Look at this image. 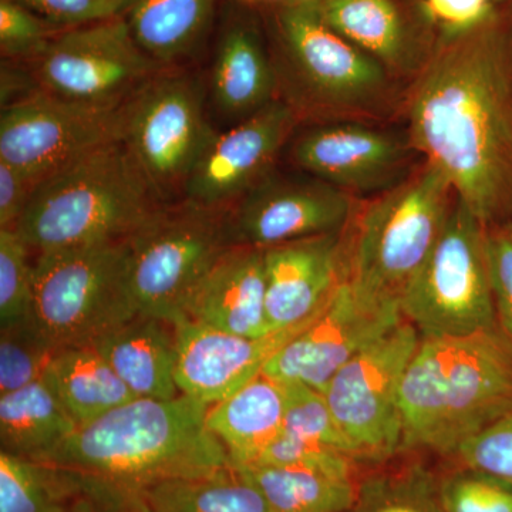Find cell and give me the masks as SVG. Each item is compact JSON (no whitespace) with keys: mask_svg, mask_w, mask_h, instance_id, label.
Segmentation results:
<instances>
[{"mask_svg":"<svg viewBox=\"0 0 512 512\" xmlns=\"http://www.w3.org/2000/svg\"><path fill=\"white\" fill-rule=\"evenodd\" d=\"M247 2H258V0H247ZM271 2H279V0H271Z\"/></svg>","mask_w":512,"mask_h":512,"instance_id":"obj_44","label":"cell"},{"mask_svg":"<svg viewBox=\"0 0 512 512\" xmlns=\"http://www.w3.org/2000/svg\"><path fill=\"white\" fill-rule=\"evenodd\" d=\"M487 256L497 323L512 339V225L487 228Z\"/></svg>","mask_w":512,"mask_h":512,"instance_id":"obj_40","label":"cell"},{"mask_svg":"<svg viewBox=\"0 0 512 512\" xmlns=\"http://www.w3.org/2000/svg\"><path fill=\"white\" fill-rule=\"evenodd\" d=\"M402 320L400 305L363 298L345 279L323 311L271 357L264 373L322 393L346 363Z\"/></svg>","mask_w":512,"mask_h":512,"instance_id":"obj_16","label":"cell"},{"mask_svg":"<svg viewBox=\"0 0 512 512\" xmlns=\"http://www.w3.org/2000/svg\"><path fill=\"white\" fill-rule=\"evenodd\" d=\"M264 249L235 245L194 286L184 318L211 328L261 338L271 329L265 311Z\"/></svg>","mask_w":512,"mask_h":512,"instance_id":"obj_23","label":"cell"},{"mask_svg":"<svg viewBox=\"0 0 512 512\" xmlns=\"http://www.w3.org/2000/svg\"><path fill=\"white\" fill-rule=\"evenodd\" d=\"M265 33L278 100L296 114L301 127L403 121L407 87L330 28L316 0L274 2Z\"/></svg>","mask_w":512,"mask_h":512,"instance_id":"obj_2","label":"cell"},{"mask_svg":"<svg viewBox=\"0 0 512 512\" xmlns=\"http://www.w3.org/2000/svg\"><path fill=\"white\" fill-rule=\"evenodd\" d=\"M55 392L40 377L0 394V451L40 461L77 429Z\"/></svg>","mask_w":512,"mask_h":512,"instance_id":"obj_28","label":"cell"},{"mask_svg":"<svg viewBox=\"0 0 512 512\" xmlns=\"http://www.w3.org/2000/svg\"><path fill=\"white\" fill-rule=\"evenodd\" d=\"M137 313L128 239L37 254L33 316L55 350L93 346Z\"/></svg>","mask_w":512,"mask_h":512,"instance_id":"obj_7","label":"cell"},{"mask_svg":"<svg viewBox=\"0 0 512 512\" xmlns=\"http://www.w3.org/2000/svg\"><path fill=\"white\" fill-rule=\"evenodd\" d=\"M53 353L35 316L0 326V394L39 380Z\"/></svg>","mask_w":512,"mask_h":512,"instance_id":"obj_32","label":"cell"},{"mask_svg":"<svg viewBox=\"0 0 512 512\" xmlns=\"http://www.w3.org/2000/svg\"><path fill=\"white\" fill-rule=\"evenodd\" d=\"M165 202L123 140L90 151L36 184L16 231L30 251L124 241Z\"/></svg>","mask_w":512,"mask_h":512,"instance_id":"obj_5","label":"cell"},{"mask_svg":"<svg viewBox=\"0 0 512 512\" xmlns=\"http://www.w3.org/2000/svg\"><path fill=\"white\" fill-rule=\"evenodd\" d=\"M42 379L55 392L77 426L138 399L92 346L55 350Z\"/></svg>","mask_w":512,"mask_h":512,"instance_id":"obj_27","label":"cell"},{"mask_svg":"<svg viewBox=\"0 0 512 512\" xmlns=\"http://www.w3.org/2000/svg\"><path fill=\"white\" fill-rule=\"evenodd\" d=\"M163 67L131 36L123 16L59 30L32 62L37 90L96 106H120Z\"/></svg>","mask_w":512,"mask_h":512,"instance_id":"obj_12","label":"cell"},{"mask_svg":"<svg viewBox=\"0 0 512 512\" xmlns=\"http://www.w3.org/2000/svg\"><path fill=\"white\" fill-rule=\"evenodd\" d=\"M57 30L121 16L130 0H18Z\"/></svg>","mask_w":512,"mask_h":512,"instance_id":"obj_39","label":"cell"},{"mask_svg":"<svg viewBox=\"0 0 512 512\" xmlns=\"http://www.w3.org/2000/svg\"><path fill=\"white\" fill-rule=\"evenodd\" d=\"M453 457L460 466L483 471L512 487V412L464 441Z\"/></svg>","mask_w":512,"mask_h":512,"instance_id":"obj_38","label":"cell"},{"mask_svg":"<svg viewBox=\"0 0 512 512\" xmlns=\"http://www.w3.org/2000/svg\"><path fill=\"white\" fill-rule=\"evenodd\" d=\"M143 494L151 512H272L261 491L235 467L164 481Z\"/></svg>","mask_w":512,"mask_h":512,"instance_id":"obj_30","label":"cell"},{"mask_svg":"<svg viewBox=\"0 0 512 512\" xmlns=\"http://www.w3.org/2000/svg\"><path fill=\"white\" fill-rule=\"evenodd\" d=\"M210 406L180 394L131 400L77 427L42 463L77 468L143 493L164 481L210 476L232 467L208 429Z\"/></svg>","mask_w":512,"mask_h":512,"instance_id":"obj_4","label":"cell"},{"mask_svg":"<svg viewBox=\"0 0 512 512\" xmlns=\"http://www.w3.org/2000/svg\"><path fill=\"white\" fill-rule=\"evenodd\" d=\"M210 117L207 79L181 66L161 69L124 104L123 141L165 204L183 198L217 133Z\"/></svg>","mask_w":512,"mask_h":512,"instance_id":"obj_9","label":"cell"},{"mask_svg":"<svg viewBox=\"0 0 512 512\" xmlns=\"http://www.w3.org/2000/svg\"><path fill=\"white\" fill-rule=\"evenodd\" d=\"M498 3H508V5H512V0H498Z\"/></svg>","mask_w":512,"mask_h":512,"instance_id":"obj_43","label":"cell"},{"mask_svg":"<svg viewBox=\"0 0 512 512\" xmlns=\"http://www.w3.org/2000/svg\"><path fill=\"white\" fill-rule=\"evenodd\" d=\"M402 451L453 457L512 412V339L500 326L463 336L420 335L404 375Z\"/></svg>","mask_w":512,"mask_h":512,"instance_id":"obj_3","label":"cell"},{"mask_svg":"<svg viewBox=\"0 0 512 512\" xmlns=\"http://www.w3.org/2000/svg\"><path fill=\"white\" fill-rule=\"evenodd\" d=\"M92 348L137 397L168 400L180 396L175 380L177 330L170 320L137 313Z\"/></svg>","mask_w":512,"mask_h":512,"instance_id":"obj_24","label":"cell"},{"mask_svg":"<svg viewBox=\"0 0 512 512\" xmlns=\"http://www.w3.org/2000/svg\"><path fill=\"white\" fill-rule=\"evenodd\" d=\"M312 320L249 338L183 316L174 323L178 352L175 380L180 394L210 407L221 403L261 375L271 357Z\"/></svg>","mask_w":512,"mask_h":512,"instance_id":"obj_19","label":"cell"},{"mask_svg":"<svg viewBox=\"0 0 512 512\" xmlns=\"http://www.w3.org/2000/svg\"><path fill=\"white\" fill-rule=\"evenodd\" d=\"M30 252L16 229H0V326L33 315Z\"/></svg>","mask_w":512,"mask_h":512,"instance_id":"obj_34","label":"cell"},{"mask_svg":"<svg viewBox=\"0 0 512 512\" xmlns=\"http://www.w3.org/2000/svg\"><path fill=\"white\" fill-rule=\"evenodd\" d=\"M306 173L265 175L231 207L235 245L258 249L338 234L352 221L359 201Z\"/></svg>","mask_w":512,"mask_h":512,"instance_id":"obj_15","label":"cell"},{"mask_svg":"<svg viewBox=\"0 0 512 512\" xmlns=\"http://www.w3.org/2000/svg\"><path fill=\"white\" fill-rule=\"evenodd\" d=\"M444 512H512V487L483 471L458 466L439 478Z\"/></svg>","mask_w":512,"mask_h":512,"instance_id":"obj_35","label":"cell"},{"mask_svg":"<svg viewBox=\"0 0 512 512\" xmlns=\"http://www.w3.org/2000/svg\"><path fill=\"white\" fill-rule=\"evenodd\" d=\"M446 174L421 160L390 190L362 198L345 229L346 281L370 301L400 305L456 202Z\"/></svg>","mask_w":512,"mask_h":512,"instance_id":"obj_6","label":"cell"},{"mask_svg":"<svg viewBox=\"0 0 512 512\" xmlns=\"http://www.w3.org/2000/svg\"><path fill=\"white\" fill-rule=\"evenodd\" d=\"M286 410V384L256 376L208 413V429L227 450L232 467L254 464L281 434Z\"/></svg>","mask_w":512,"mask_h":512,"instance_id":"obj_25","label":"cell"},{"mask_svg":"<svg viewBox=\"0 0 512 512\" xmlns=\"http://www.w3.org/2000/svg\"><path fill=\"white\" fill-rule=\"evenodd\" d=\"M265 311L271 332L318 316L346 279L345 231L265 249Z\"/></svg>","mask_w":512,"mask_h":512,"instance_id":"obj_20","label":"cell"},{"mask_svg":"<svg viewBox=\"0 0 512 512\" xmlns=\"http://www.w3.org/2000/svg\"><path fill=\"white\" fill-rule=\"evenodd\" d=\"M0 512H151L141 491L0 451Z\"/></svg>","mask_w":512,"mask_h":512,"instance_id":"obj_21","label":"cell"},{"mask_svg":"<svg viewBox=\"0 0 512 512\" xmlns=\"http://www.w3.org/2000/svg\"><path fill=\"white\" fill-rule=\"evenodd\" d=\"M323 20L403 86L426 69L441 30L426 0H316Z\"/></svg>","mask_w":512,"mask_h":512,"instance_id":"obj_18","label":"cell"},{"mask_svg":"<svg viewBox=\"0 0 512 512\" xmlns=\"http://www.w3.org/2000/svg\"><path fill=\"white\" fill-rule=\"evenodd\" d=\"M420 332L403 318L330 379L323 397L359 464H382L402 451L400 394Z\"/></svg>","mask_w":512,"mask_h":512,"instance_id":"obj_11","label":"cell"},{"mask_svg":"<svg viewBox=\"0 0 512 512\" xmlns=\"http://www.w3.org/2000/svg\"><path fill=\"white\" fill-rule=\"evenodd\" d=\"M35 187L26 175L0 161V229L18 227Z\"/></svg>","mask_w":512,"mask_h":512,"instance_id":"obj_42","label":"cell"},{"mask_svg":"<svg viewBox=\"0 0 512 512\" xmlns=\"http://www.w3.org/2000/svg\"><path fill=\"white\" fill-rule=\"evenodd\" d=\"M251 466L302 467L355 478L356 460L336 448L279 434Z\"/></svg>","mask_w":512,"mask_h":512,"instance_id":"obj_37","label":"cell"},{"mask_svg":"<svg viewBox=\"0 0 512 512\" xmlns=\"http://www.w3.org/2000/svg\"><path fill=\"white\" fill-rule=\"evenodd\" d=\"M441 32H460L487 18L498 0H426Z\"/></svg>","mask_w":512,"mask_h":512,"instance_id":"obj_41","label":"cell"},{"mask_svg":"<svg viewBox=\"0 0 512 512\" xmlns=\"http://www.w3.org/2000/svg\"><path fill=\"white\" fill-rule=\"evenodd\" d=\"M420 335L463 336L497 326L487 227L458 198L426 264L400 299Z\"/></svg>","mask_w":512,"mask_h":512,"instance_id":"obj_10","label":"cell"},{"mask_svg":"<svg viewBox=\"0 0 512 512\" xmlns=\"http://www.w3.org/2000/svg\"><path fill=\"white\" fill-rule=\"evenodd\" d=\"M59 30L18 0H0V50L3 59L35 62Z\"/></svg>","mask_w":512,"mask_h":512,"instance_id":"obj_36","label":"cell"},{"mask_svg":"<svg viewBox=\"0 0 512 512\" xmlns=\"http://www.w3.org/2000/svg\"><path fill=\"white\" fill-rule=\"evenodd\" d=\"M403 123L423 160L443 171L485 227L512 225V5L441 32L409 87Z\"/></svg>","mask_w":512,"mask_h":512,"instance_id":"obj_1","label":"cell"},{"mask_svg":"<svg viewBox=\"0 0 512 512\" xmlns=\"http://www.w3.org/2000/svg\"><path fill=\"white\" fill-rule=\"evenodd\" d=\"M208 107L225 127L254 116L278 100L268 39L252 18L229 23L218 42L207 79Z\"/></svg>","mask_w":512,"mask_h":512,"instance_id":"obj_22","label":"cell"},{"mask_svg":"<svg viewBox=\"0 0 512 512\" xmlns=\"http://www.w3.org/2000/svg\"><path fill=\"white\" fill-rule=\"evenodd\" d=\"M285 384L286 410L281 433L336 448L356 460L355 453L333 419L323 394L303 383Z\"/></svg>","mask_w":512,"mask_h":512,"instance_id":"obj_33","label":"cell"},{"mask_svg":"<svg viewBox=\"0 0 512 512\" xmlns=\"http://www.w3.org/2000/svg\"><path fill=\"white\" fill-rule=\"evenodd\" d=\"M124 104L76 103L36 90L2 107L0 161L36 185L90 151L123 140Z\"/></svg>","mask_w":512,"mask_h":512,"instance_id":"obj_13","label":"cell"},{"mask_svg":"<svg viewBox=\"0 0 512 512\" xmlns=\"http://www.w3.org/2000/svg\"><path fill=\"white\" fill-rule=\"evenodd\" d=\"M261 491L272 512H348L356 478L302 467H235Z\"/></svg>","mask_w":512,"mask_h":512,"instance_id":"obj_29","label":"cell"},{"mask_svg":"<svg viewBox=\"0 0 512 512\" xmlns=\"http://www.w3.org/2000/svg\"><path fill=\"white\" fill-rule=\"evenodd\" d=\"M348 512H444L439 478L419 463L370 474Z\"/></svg>","mask_w":512,"mask_h":512,"instance_id":"obj_31","label":"cell"},{"mask_svg":"<svg viewBox=\"0 0 512 512\" xmlns=\"http://www.w3.org/2000/svg\"><path fill=\"white\" fill-rule=\"evenodd\" d=\"M137 312L177 322L194 286L235 247L231 207L167 202L128 238Z\"/></svg>","mask_w":512,"mask_h":512,"instance_id":"obj_8","label":"cell"},{"mask_svg":"<svg viewBox=\"0 0 512 512\" xmlns=\"http://www.w3.org/2000/svg\"><path fill=\"white\" fill-rule=\"evenodd\" d=\"M301 127L281 100L217 131L185 183L183 198L210 207H232L275 168Z\"/></svg>","mask_w":512,"mask_h":512,"instance_id":"obj_17","label":"cell"},{"mask_svg":"<svg viewBox=\"0 0 512 512\" xmlns=\"http://www.w3.org/2000/svg\"><path fill=\"white\" fill-rule=\"evenodd\" d=\"M215 0H130L123 18L131 36L158 66L190 59L207 35Z\"/></svg>","mask_w":512,"mask_h":512,"instance_id":"obj_26","label":"cell"},{"mask_svg":"<svg viewBox=\"0 0 512 512\" xmlns=\"http://www.w3.org/2000/svg\"><path fill=\"white\" fill-rule=\"evenodd\" d=\"M288 147L293 167L356 198L390 190L423 160L406 127L362 121L299 127Z\"/></svg>","mask_w":512,"mask_h":512,"instance_id":"obj_14","label":"cell"}]
</instances>
